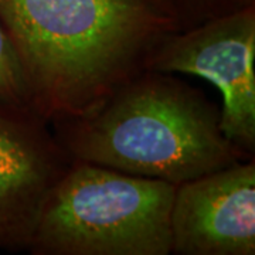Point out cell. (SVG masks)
Returning a JSON list of instances; mask_svg holds the SVG:
<instances>
[{
	"mask_svg": "<svg viewBox=\"0 0 255 255\" xmlns=\"http://www.w3.org/2000/svg\"><path fill=\"white\" fill-rule=\"evenodd\" d=\"M0 21L48 122L98 110L176 33L156 0H0Z\"/></svg>",
	"mask_w": 255,
	"mask_h": 255,
	"instance_id": "cell-1",
	"label": "cell"
},
{
	"mask_svg": "<svg viewBox=\"0 0 255 255\" xmlns=\"http://www.w3.org/2000/svg\"><path fill=\"white\" fill-rule=\"evenodd\" d=\"M74 160L180 184L251 159L221 129V108L173 74L146 70L91 114L50 122Z\"/></svg>",
	"mask_w": 255,
	"mask_h": 255,
	"instance_id": "cell-2",
	"label": "cell"
},
{
	"mask_svg": "<svg viewBox=\"0 0 255 255\" xmlns=\"http://www.w3.org/2000/svg\"><path fill=\"white\" fill-rule=\"evenodd\" d=\"M173 183L73 160L51 191L33 255H169Z\"/></svg>",
	"mask_w": 255,
	"mask_h": 255,
	"instance_id": "cell-3",
	"label": "cell"
},
{
	"mask_svg": "<svg viewBox=\"0 0 255 255\" xmlns=\"http://www.w3.org/2000/svg\"><path fill=\"white\" fill-rule=\"evenodd\" d=\"M255 6L164 37L147 70L189 74L221 94V129L246 155L255 153Z\"/></svg>",
	"mask_w": 255,
	"mask_h": 255,
	"instance_id": "cell-4",
	"label": "cell"
},
{
	"mask_svg": "<svg viewBox=\"0 0 255 255\" xmlns=\"http://www.w3.org/2000/svg\"><path fill=\"white\" fill-rule=\"evenodd\" d=\"M48 121L0 105V250L28 251L43 209L73 163Z\"/></svg>",
	"mask_w": 255,
	"mask_h": 255,
	"instance_id": "cell-5",
	"label": "cell"
},
{
	"mask_svg": "<svg viewBox=\"0 0 255 255\" xmlns=\"http://www.w3.org/2000/svg\"><path fill=\"white\" fill-rule=\"evenodd\" d=\"M172 254H255V160H238L176 186Z\"/></svg>",
	"mask_w": 255,
	"mask_h": 255,
	"instance_id": "cell-6",
	"label": "cell"
},
{
	"mask_svg": "<svg viewBox=\"0 0 255 255\" xmlns=\"http://www.w3.org/2000/svg\"><path fill=\"white\" fill-rule=\"evenodd\" d=\"M174 31H186L209 20L255 6V0H156Z\"/></svg>",
	"mask_w": 255,
	"mask_h": 255,
	"instance_id": "cell-7",
	"label": "cell"
},
{
	"mask_svg": "<svg viewBox=\"0 0 255 255\" xmlns=\"http://www.w3.org/2000/svg\"><path fill=\"white\" fill-rule=\"evenodd\" d=\"M0 105L34 111L31 94L7 31L0 21ZM36 112V111H34Z\"/></svg>",
	"mask_w": 255,
	"mask_h": 255,
	"instance_id": "cell-8",
	"label": "cell"
}]
</instances>
